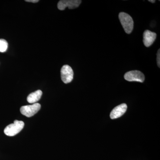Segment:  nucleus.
I'll use <instances>...</instances> for the list:
<instances>
[{
  "instance_id": "0eeeda50",
  "label": "nucleus",
  "mask_w": 160,
  "mask_h": 160,
  "mask_svg": "<svg viewBox=\"0 0 160 160\" xmlns=\"http://www.w3.org/2000/svg\"><path fill=\"white\" fill-rule=\"evenodd\" d=\"M127 109V105L125 103L116 106L111 111L110 114V118L112 119H114L121 117L126 112Z\"/></svg>"
},
{
  "instance_id": "6e6552de",
  "label": "nucleus",
  "mask_w": 160,
  "mask_h": 160,
  "mask_svg": "<svg viewBox=\"0 0 160 160\" xmlns=\"http://www.w3.org/2000/svg\"><path fill=\"white\" fill-rule=\"evenodd\" d=\"M157 34L155 32L150 30H146L143 33V43L146 47L151 46L156 38Z\"/></svg>"
},
{
  "instance_id": "20e7f679",
  "label": "nucleus",
  "mask_w": 160,
  "mask_h": 160,
  "mask_svg": "<svg viewBox=\"0 0 160 160\" xmlns=\"http://www.w3.org/2000/svg\"><path fill=\"white\" fill-rule=\"evenodd\" d=\"M124 78L129 82H143L145 80V76L142 72L138 70H132L125 73Z\"/></svg>"
},
{
  "instance_id": "7ed1b4c3",
  "label": "nucleus",
  "mask_w": 160,
  "mask_h": 160,
  "mask_svg": "<svg viewBox=\"0 0 160 160\" xmlns=\"http://www.w3.org/2000/svg\"><path fill=\"white\" fill-rule=\"evenodd\" d=\"M41 107V105L39 103H34L32 105L22 106L20 111L23 115L28 118L31 117L39 111Z\"/></svg>"
},
{
  "instance_id": "f8f14e48",
  "label": "nucleus",
  "mask_w": 160,
  "mask_h": 160,
  "mask_svg": "<svg viewBox=\"0 0 160 160\" xmlns=\"http://www.w3.org/2000/svg\"><path fill=\"white\" fill-rule=\"evenodd\" d=\"M26 2H29L37 3L39 2V0H26Z\"/></svg>"
},
{
  "instance_id": "f257e3e1",
  "label": "nucleus",
  "mask_w": 160,
  "mask_h": 160,
  "mask_svg": "<svg viewBox=\"0 0 160 160\" xmlns=\"http://www.w3.org/2000/svg\"><path fill=\"white\" fill-rule=\"evenodd\" d=\"M120 22L126 33L130 34L133 29V21L129 14L124 12H120L119 14Z\"/></svg>"
},
{
  "instance_id": "423d86ee",
  "label": "nucleus",
  "mask_w": 160,
  "mask_h": 160,
  "mask_svg": "<svg viewBox=\"0 0 160 160\" xmlns=\"http://www.w3.org/2000/svg\"><path fill=\"white\" fill-rule=\"evenodd\" d=\"M81 3L80 0H61L58 3V8L60 10H64L66 7L74 9L78 8Z\"/></svg>"
},
{
  "instance_id": "1a4fd4ad",
  "label": "nucleus",
  "mask_w": 160,
  "mask_h": 160,
  "mask_svg": "<svg viewBox=\"0 0 160 160\" xmlns=\"http://www.w3.org/2000/svg\"><path fill=\"white\" fill-rule=\"evenodd\" d=\"M42 94V92L41 90H38L34 92H32L27 97V100L28 102L31 104L36 103L39 101Z\"/></svg>"
},
{
  "instance_id": "f03ea898",
  "label": "nucleus",
  "mask_w": 160,
  "mask_h": 160,
  "mask_svg": "<svg viewBox=\"0 0 160 160\" xmlns=\"http://www.w3.org/2000/svg\"><path fill=\"white\" fill-rule=\"evenodd\" d=\"M24 122L15 120L14 123L6 126L4 129V133L8 136H14L18 133L24 127Z\"/></svg>"
},
{
  "instance_id": "9d476101",
  "label": "nucleus",
  "mask_w": 160,
  "mask_h": 160,
  "mask_svg": "<svg viewBox=\"0 0 160 160\" xmlns=\"http://www.w3.org/2000/svg\"><path fill=\"white\" fill-rule=\"evenodd\" d=\"M8 47V43L6 40L0 39V52H4L6 51Z\"/></svg>"
},
{
  "instance_id": "39448f33",
  "label": "nucleus",
  "mask_w": 160,
  "mask_h": 160,
  "mask_svg": "<svg viewBox=\"0 0 160 160\" xmlns=\"http://www.w3.org/2000/svg\"><path fill=\"white\" fill-rule=\"evenodd\" d=\"M61 78L63 82L68 84L71 82L73 78V71L70 66L64 65L61 70Z\"/></svg>"
},
{
  "instance_id": "ddd939ff",
  "label": "nucleus",
  "mask_w": 160,
  "mask_h": 160,
  "mask_svg": "<svg viewBox=\"0 0 160 160\" xmlns=\"http://www.w3.org/2000/svg\"><path fill=\"white\" fill-rule=\"evenodd\" d=\"M149 2L152 3L155 2V1H154V0H153V1H150V0H149Z\"/></svg>"
},
{
  "instance_id": "9b49d317",
  "label": "nucleus",
  "mask_w": 160,
  "mask_h": 160,
  "mask_svg": "<svg viewBox=\"0 0 160 160\" xmlns=\"http://www.w3.org/2000/svg\"><path fill=\"white\" fill-rule=\"evenodd\" d=\"M160 49H158V51L157 53V63L158 66L159 68L160 67Z\"/></svg>"
}]
</instances>
